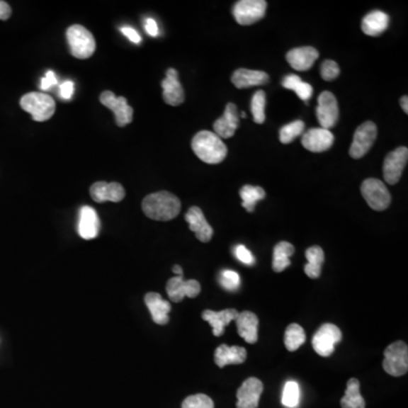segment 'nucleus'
Listing matches in <instances>:
<instances>
[{"label": "nucleus", "instance_id": "f257e3e1", "mask_svg": "<svg viewBox=\"0 0 408 408\" xmlns=\"http://www.w3.org/2000/svg\"><path fill=\"white\" fill-rule=\"evenodd\" d=\"M181 208L179 198L166 191L152 193L142 202L143 212L152 220H171L179 215Z\"/></svg>", "mask_w": 408, "mask_h": 408}, {"label": "nucleus", "instance_id": "f03ea898", "mask_svg": "<svg viewBox=\"0 0 408 408\" xmlns=\"http://www.w3.org/2000/svg\"><path fill=\"white\" fill-rule=\"evenodd\" d=\"M192 149L200 160L209 164L224 162L228 152L224 141L210 130H201L193 137Z\"/></svg>", "mask_w": 408, "mask_h": 408}, {"label": "nucleus", "instance_id": "7ed1b4c3", "mask_svg": "<svg viewBox=\"0 0 408 408\" xmlns=\"http://www.w3.org/2000/svg\"><path fill=\"white\" fill-rule=\"evenodd\" d=\"M23 110L30 113L35 122H45L54 116L56 102L50 96L41 92H31L22 96L20 101Z\"/></svg>", "mask_w": 408, "mask_h": 408}, {"label": "nucleus", "instance_id": "20e7f679", "mask_svg": "<svg viewBox=\"0 0 408 408\" xmlns=\"http://www.w3.org/2000/svg\"><path fill=\"white\" fill-rule=\"evenodd\" d=\"M68 45L72 55L77 60H88L96 51V40L94 35L84 26H69L66 31Z\"/></svg>", "mask_w": 408, "mask_h": 408}, {"label": "nucleus", "instance_id": "39448f33", "mask_svg": "<svg viewBox=\"0 0 408 408\" xmlns=\"http://www.w3.org/2000/svg\"><path fill=\"white\" fill-rule=\"evenodd\" d=\"M383 370L392 377H402L408 371V347L404 341H395L383 351Z\"/></svg>", "mask_w": 408, "mask_h": 408}, {"label": "nucleus", "instance_id": "423d86ee", "mask_svg": "<svg viewBox=\"0 0 408 408\" xmlns=\"http://www.w3.org/2000/svg\"><path fill=\"white\" fill-rule=\"evenodd\" d=\"M343 338L341 330L332 323H324L317 329L312 338V346L317 355L322 357L332 356L334 354V346L340 343Z\"/></svg>", "mask_w": 408, "mask_h": 408}, {"label": "nucleus", "instance_id": "0eeeda50", "mask_svg": "<svg viewBox=\"0 0 408 408\" xmlns=\"http://www.w3.org/2000/svg\"><path fill=\"white\" fill-rule=\"evenodd\" d=\"M361 192L366 203L375 211H383L390 205V193L380 179L368 178L363 181Z\"/></svg>", "mask_w": 408, "mask_h": 408}, {"label": "nucleus", "instance_id": "6e6552de", "mask_svg": "<svg viewBox=\"0 0 408 408\" xmlns=\"http://www.w3.org/2000/svg\"><path fill=\"white\" fill-rule=\"evenodd\" d=\"M266 6L268 5L264 0H241L234 6L232 15L238 24L252 26L264 18Z\"/></svg>", "mask_w": 408, "mask_h": 408}, {"label": "nucleus", "instance_id": "1a4fd4ad", "mask_svg": "<svg viewBox=\"0 0 408 408\" xmlns=\"http://www.w3.org/2000/svg\"><path fill=\"white\" fill-rule=\"evenodd\" d=\"M378 128L373 122H366L355 130L354 139L349 149L351 158L360 159L370 151L374 141L377 140Z\"/></svg>", "mask_w": 408, "mask_h": 408}, {"label": "nucleus", "instance_id": "9d476101", "mask_svg": "<svg viewBox=\"0 0 408 408\" xmlns=\"http://www.w3.org/2000/svg\"><path fill=\"white\" fill-rule=\"evenodd\" d=\"M100 102L113 111L119 128H124L133 120V108L128 105L124 96H116L111 91H105L100 94Z\"/></svg>", "mask_w": 408, "mask_h": 408}, {"label": "nucleus", "instance_id": "9b49d317", "mask_svg": "<svg viewBox=\"0 0 408 408\" xmlns=\"http://www.w3.org/2000/svg\"><path fill=\"white\" fill-rule=\"evenodd\" d=\"M317 117L321 128L324 130H330V128L337 124L338 118H339V108H338L337 99L332 92L324 91L319 96Z\"/></svg>", "mask_w": 408, "mask_h": 408}, {"label": "nucleus", "instance_id": "f8f14e48", "mask_svg": "<svg viewBox=\"0 0 408 408\" xmlns=\"http://www.w3.org/2000/svg\"><path fill=\"white\" fill-rule=\"evenodd\" d=\"M408 160V149L405 147H397L385 157L383 162V176L388 184L395 185L400 181L404 168Z\"/></svg>", "mask_w": 408, "mask_h": 408}, {"label": "nucleus", "instance_id": "ddd939ff", "mask_svg": "<svg viewBox=\"0 0 408 408\" xmlns=\"http://www.w3.org/2000/svg\"><path fill=\"white\" fill-rule=\"evenodd\" d=\"M170 300L179 303L185 298H196L201 293V285L198 280H184L183 276L170 278L166 286Z\"/></svg>", "mask_w": 408, "mask_h": 408}, {"label": "nucleus", "instance_id": "4468645a", "mask_svg": "<svg viewBox=\"0 0 408 408\" xmlns=\"http://www.w3.org/2000/svg\"><path fill=\"white\" fill-rule=\"evenodd\" d=\"M264 392V383L256 378H249L237 391V408H258L260 397Z\"/></svg>", "mask_w": 408, "mask_h": 408}, {"label": "nucleus", "instance_id": "2eb2a0df", "mask_svg": "<svg viewBox=\"0 0 408 408\" xmlns=\"http://www.w3.org/2000/svg\"><path fill=\"white\" fill-rule=\"evenodd\" d=\"M162 90H164V100L167 105L179 106L184 102L185 92L184 89L179 82L178 72L175 68H169L166 77L162 82Z\"/></svg>", "mask_w": 408, "mask_h": 408}, {"label": "nucleus", "instance_id": "dca6fc26", "mask_svg": "<svg viewBox=\"0 0 408 408\" xmlns=\"http://www.w3.org/2000/svg\"><path fill=\"white\" fill-rule=\"evenodd\" d=\"M334 134L324 128H311L303 134L302 145L311 152H323L334 144Z\"/></svg>", "mask_w": 408, "mask_h": 408}, {"label": "nucleus", "instance_id": "f3484780", "mask_svg": "<svg viewBox=\"0 0 408 408\" xmlns=\"http://www.w3.org/2000/svg\"><path fill=\"white\" fill-rule=\"evenodd\" d=\"M91 198L96 203L103 202H120L124 200V187L119 183H107V181H96L90 188Z\"/></svg>", "mask_w": 408, "mask_h": 408}, {"label": "nucleus", "instance_id": "a211bd4d", "mask_svg": "<svg viewBox=\"0 0 408 408\" xmlns=\"http://www.w3.org/2000/svg\"><path fill=\"white\" fill-rule=\"evenodd\" d=\"M239 125V115H238L237 107L232 102L226 106L225 113L220 118L217 119L213 123V133L222 139H230L235 135L236 130Z\"/></svg>", "mask_w": 408, "mask_h": 408}, {"label": "nucleus", "instance_id": "6ab92c4d", "mask_svg": "<svg viewBox=\"0 0 408 408\" xmlns=\"http://www.w3.org/2000/svg\"><path fill=\"white\" fill-rule=\"evenodd\" d=\"M185 220L190 226V230L196 234L198 241L202 242V243H208V242L211 241L213 236L212 227L210 226L200 208H191L185 215Z\"/></svg>", "mask_w": 408, "mask_h": 408}, {"label": "nucleus", "instance_id": "aec40b11", "mask_svg": "<svg viewBox=\"0 0 408 408\" xmlns=\"http://www.w3.org/2000/svg\"><path fill=\"white\" fill-rule=\"evenodd\" d=\"M99 232L100 219L96 210L88 205L81 208L79 220V236L86 241H90L99 235Z\"/></svg>", "mask_w": 408, "mask_h": 408}, {"label": "nucleus", "instance_id": "412c9836", "mask_svg": "<svg viewBox=\"0 0 408 408\" xmlns=\"http://www.w3.org/2000/svg\"><path fill=\"white\" fill-rule=\"evenodd\" d=\"M319 58V51L313 47H300V48L292 49L286 55L287 62L289 65L295 68L296 71H309L312 66L314 65L315 60Z\"/></svg>", "mask_w": 408, "mask_h": 408}, {"label": "nucleus", "instance_id": "4be33fe9", "mask_svg": "<svg viewBox=\"0 0 408 408\" xmlns=\"http://www.w3.org/2000/svg\"><path fill=\"white\" fill-rule=\"evenodd\" d=\"M145 305L150 311L153 322L160 326H164L169 322V312L171 306L167 300H162V295L158 293H147L144 298Z\"/></svg>", "mask_w": 408, "mask_h": 408}, {"label": "nucleus", "instance_id": "5701e85b", "mask_svg": "<svg viewBox=\"0 0 408 408\" xmlns=\"http://www.w3.org/2000/svg\"><path fill=\"white\" fill-rule=\"evenodd\" d=\"M238 313L237 310L227 309L224 311L215 312L211 310H205L202 313V319L208 321L210 326L212 327L213 336L215 337H220L225 334V328L230 326L232 321L237 319Z\"/></svg>", "mask_w": 408, "mask_h": 408}, {"label": "nucleus", "instance_id": "b1692460", "mask_svg": "<svg viewBox=\"0 0 408 408\" xmlns=\"http://www.w3.org/2000/svg\"><path fill=\"white\" fill-rule=\"evenodd\" d=\"M238 334L246 343L255 344L258 341L259 317L253 312L244 311L236 319Z\"/></svg>", "mask_w": 408, "mask_h": 408}, {"label": "nucleus", "instance_id": "393cba45", "mask_svg": "<svg viewBox=\"0 0 408 408\" xmlns=\"http://www.w3.org/2000/svg\"><path fill=\"white\" fill-rule=\"evenodd\" d=\"M232 82L237 89L252 88L256 85L266 84L269 82V75L266 72L239 68L232 74Z\"/></svg>", "mask_w": 408, "mask_h": 408}, {"label": "nucleus", "instance_id": "a878e982", "mask_svg": "<svg viewBox=\"0 0 408 408\" xmlns=\"http://www.w3.org/2000/svg\"><path fill=\"white\" fill-rule=\"evenodd\" d=\"M246 349L239 346L220 345L215 349V362L222 368L230 364H243L246 361Z\"/></svg>", "mask_w": 408, "mask_h": 408}, {"label": "nucleus", "instance_id": "bb28decb", "mask_svg": "<svg viewBox=\"0 0 408 408\" xmlns=\"http://www.w3.org/2000/svg\"><path fill=\"white\" fill-rule=\"evenodd\" d=\"M389 16L383 11H374L368 13L362 21V30L366 35L378 37L388 28Z\"/></svg>", "mask_w": 408, "mask_h": 408}, {"label": "nucleus", "instance_id": "cd10ccee", "mask_svg": "<svg viewBox=\"0 0 408 408\" xmlns=\"http://www.w3.org/2000/svg\"><path fill=\"white\" fill-rule=\"evenodd\" d=\"M361 385L358 380L351 378L347 382L345 395L340 400L343 408H366V400L361 395Z\"/></svg>", "mask_w": 408, "mask_h": 408}, {"label": "nucleus", "instance_id": "c85d7f7f", "mask_svg": "<svg viewBox=\"0 0 408 408\" xmlns=\"http://www.w3.org/2000/svg\"><path fill=\"white\" fill-rule=\"evenodd\" d=\"M295 253V247L288 242H280L273 249L272 269L275 272H283L290 266V256Z\"/></svg>", "mask_w": 408, "mask_h": 408}, {"label": "nucleus", "instance_id": "c756f323", "mask_svg": "<svg viewBox=\"0 0 408 408\" xmlns=\"http://www.w3.org/2000/svg\"><path fill=\"white\" fill-rule=\"evenodd\" d=\"M306 260L307 264L304 266L307 277L317 279L321 275V266L324 262V252L320 246H312L306 249Z\"/></svg>", "mask_w": 408, "mask_h": 408}, {"label": "nucleus", "instance_id": "7c9ffc66", "mask_svg": "<svg viewBox=\"0 0 408 408\" xmlns=\"http://www.w3.org/2000/svg\"><path fill=\"white\" fill-rule=\"evenodd\" d=\"M239 196L243 201V207L247 212H253L256 203L266 198V192L262 187L245 185L239 191Z\"/></svg>", "mask_w": 408, "mask_h": 408}, {"label": "nucleus", "instance_id": "2f4dec72", "mask_svg": "<svg viewBox=\"0 0 408 408\" xmlns=\"http://www.w3.org/2000/svg\"><path fill=\"white\" fill-rule=\"evenodd\" d=\"M305 332L300 324L292 323L287 327L285 332V346L289 351H298L300 346L305 343Z\"/></svg>", "mask_w": 408, "mask_h": 408}, {"label": "nucleus", "instance_id": "473e14b6", "mask_svg": "<svg viewBox=\"0 0 408 408\" xmlns=\"http://www.w3.org/2000/svg\"><path fill=\"white\" fill-rule=\"evenodd\" d=\"M266 92L259 90L253 96L251 101V110H252L253 119L256 124H264L266 120Z\"/></svg>", "mask_w": 408, "mask_h": 408}, {"label": "nucleus", "instance_id": "72a5a7b5", "mask_svg": "<svg viewBox=\"0 0 408 408\" xmlns=\"http://www.w3.org/2000/svg\"><path fill=\"white\" fill-rule=\"evenodd\" d=\"M305 124L302 120H295V122L289 123L285 125L279 132V139L283 144H288L290 142L294 141L298 136L303 133Z\"/></svg>", "mask_w": 408, "mask_h": 408}, {"label": "nucleus", "instance_id": "f704fd0d", "mask_svg": "<svg viewBox=\"0 0 408 408\" xmlns=\"http://www.w3.org/2000/svg\"><path fill=\"white\" fill-rule=\"evenodd\" d=\"M283 405L285 407H298L300 402V387L295 381H288L283 387Z\"/></svg>", "mask_w": 408, "mask_h": 408}, {"label": "nucleus", "instance_id": "c9c22d12", "mask_svg": "<svg viewBox=\"0 0 408 408\" xmlns=\"http://www.w3.org/2000/svg\"><path fill=\"white\" fill-rule=\"evenodd\" d=\"M181 408H215V404L207 395H192L183 402Z\"/></svg>", "mask_w": 408, "mask_h": 408}, {"label": "nucleus", "instance_id": "e433bc0d", "mask_svg": "<svg viewBox=\"0 0 408 408\" xmlns=\"http://www.w3.org/2000/svg\"><path fill=\"white\" fill-rule=\"evenodd\" d=\"M219 283L226 290L235 292L239 288V285H241V277H239L237 272L232 271V270H224V271L221 272Z\"/></svg>", "mask_w": 408, "mask_h": 408}, {"label": "nucleus", "instance_id": "4c0bfd02", "mask_svg": "<svg viewBox=\"0 0 408 408\" xmlns=\"http://www.w3.org/2000/svg\"><path fill=\"white\" fill-rule=\"evenodd\" d=\"M320 74L324 81H334L339 76V66L334 60H324L321 65Z\"/></svg>", "mask_w": 408, "mask_h": 408}, {"label": "nucleus", "instance_id": "58836bf2", "mask_svg": "<svg viewBox=\"0 0 408 408\" xmlns=\"http://www.w3.org/2000/svg\"><path fill=\"white\" fill-rule=\"evenodd\" d=\"M234 253H235L236 258L241 261L242 264H246V266L254 264V256H253L251 251H249L244 245H237L234 249Z\"/></svg>", "mask_w": 408, "mask_h": 408}, {"label": "nucleus", "instance_id": "ea45409f", "mask_svg": "<svg viewBox=\"0 0 408 408\" xmlns=\"http://www.w3.org/2000/svg\"><path fill=\"white\" fill-rule=\"evenodd\" d=\"M294 92H296V94H298L300 100L306 102L311 98L312 94H313V88H312V85L309 84V83L302 81L298 88L295 89Z\"/></svg>", "mask_w": 408, "mask_h": 408}, {"label": "nucleus", "instance_id": "a19ab883", "mask_svg": "<svg viewBox=\"0 0 408 408\" xmlns=\"http://www.w3.org/2000/svg\"><path fill=\"white\" fill-rule=\"evenodd\" d=\"M57 84H58V79H57L54 72L48 71L47 74H45V76L41 79V86H40V88H41L42 91H48Z\"/></svg>", "mask_w": 408, "mask_h": 408}, {"label": "nucleus", "instance_id": "79ce46f5", "mask_svg": "<svg viewBox=\"0 0 408 408\" xmlns=\"http://www.w3.org/2000/svg\"><path fill=\"white\" fill-rule=\"evenodd\" d=\"M300 82H302V79H300V76L290 74V75L283 79V86L285 89H288V90L295 91V89L298 88Z\"/></svg>", "mask_w": 408, "mask_h": 408}, {"label": "nucleus", "instance_id": "37998d69", "mask_svg": "<svg viewBox=\"0 0 408 408\" xmlns=\"http://www.w3.org/2000/svg\"><path fill=\"white\" fill-rule=\"evenodd\" d=\"M74 94V83L72 81H66L60 85V96L62 99L69 100Z\"/></svg>", "mask_w": 408, "mask_h": 408}, {"label": "nucleus", "instance_id": "c03bdc74", "mask_svg": "<svg viewBox=\"0 0 408 408\" xmlns=\"http://www.w3.org/2000/svg\"><path fill=\"white\" fill-rule=\"evenodd\" d=\"M120 32L124 34L125 37H128V40L132 41V42H141V37H140V34L137 33L133 28H130V26H123V28H120Z\"/></svg>", "mask_w": 408, "mask_h": 408}, {"label": "nucleus", "instance_id": "a18cd8bd", "mask_svg": "<svg viewBox=\"0 0 408 408\" xmlns=\"http://www.w3.org/2000/svg\"><path fill=\"white\" fill-rule=\"evenodd\" d=\"M144 28L145 31L147 32L149 35H151V37H158V24H157L156 21L153 20V18H147V20L145 21Z\"/></svg>", "mask_w": 408, "mask_h": 408}, {"label": "nucleus", "instance_id": "49530a36", "mask_svg": "<svg viewBox=\"0 0 408 408\" xmlns=\"http://www.w3.org/2000/svg\"><path fill=\"white\" fill-rule=\"evenodd\" d=\"M11 16V8L8 3L0 0V20L6 21L8 20L9 17Z\"/></svg>", "mask_w": 408, "mask_h": 408}, {"label": "nucleus", "instance_id": "de8ad7c7", "mask_svg": "<svg viewBox=\"0 0 408 408\" xmlns=\"http://www.w3.org/2000/svg\"><path fill=\"white\" fill-rule=\"evenodd\" d=\"M408 98L407 96H402L400 99V106H402V110L405 111L406 113H408Z\"/></svg>", "mask_w": 408, "mask_h": 408}, {"label": "nucleus", "instance_id": "09e8293b", "mask_svg": "<svg viewBox=\"0 0 408 408\" xmlns=\"http://www.w3.org/2000/svg\"><path fill=\"white\" fill-rule=\"evenodd\" d=\"M173 272L177 276H183V269H181V266H174Z\"/></svg>", "mask_w": 408, "mask_h": 408}, {"label": "nucleus", "instance_id": "8fccbe9b", "mask_svg": "<svg viewBox=\"0 0 408 408\" xmlns=\"http://www.w3.org/2000/svg\"><path fill=\"white\" fill-rule=\"evenodd\" d=\"M242 113V115H241L242 118H245V117H246V113H244V111H243V113Z\"/></svg>", "mask_w": 408, "mask_h": 408}]
</instances>
